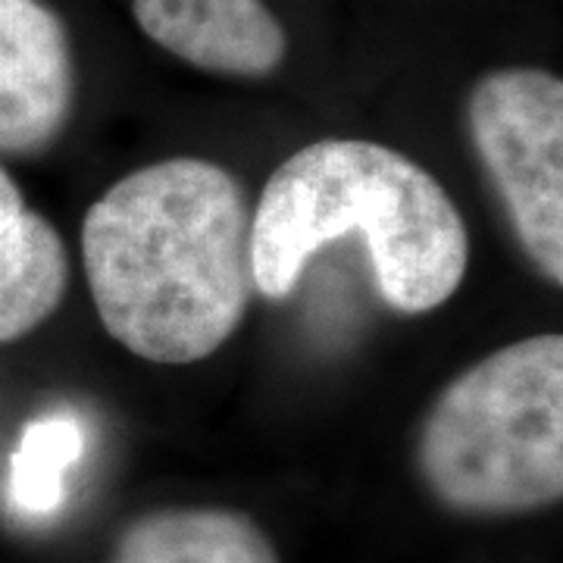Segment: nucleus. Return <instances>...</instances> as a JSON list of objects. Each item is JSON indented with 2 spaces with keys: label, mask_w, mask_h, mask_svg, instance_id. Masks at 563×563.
<instances>
[{
  "label": "nucleus",
  "mask_w": 563,
  "mask_h": 563,
  "mask_svg": "<svg viewBox=\"0 0 563 563\" xmlns=\"http://www.w3.org/2000/svg\"><path fill=\"white\" fill-rule=\"evenodd\" d=\"M429 492L461 514H526L563 495V339L532 335L444 385L417 442Z\"/></svg>",
  "instance_id": "nucleus-3"
},
{
  "label": "nucleus",
  "mask_w": 563,
  "mask_h": 563,
  "mask_svg": "<svg viewBox=\"0 0 563 563\" xmlns=\"http://www.w3.org/2000/svg\"><path fill=\"white\" fill-rule=\"evenodd\" d=\"M473 147L523 254L563 282V81L536 66L495 69L466 101Z\"/></svg>",
  "instance_id": "nucleus-4"
},
{
  "label": "nucleus",
  "mask_w": 563,
  "mask_h": 563,
  "mask_svg": "<svg viewBox=\"0 0 563 563\" xmlns=\"http://www.w3.org/2000/svg\"><path fill=\"white\" fill-rule=\"evenodd\" d=\"M73 263L60 232L32 210L0 166V344L51 320L69 291Z\"/></svg>",
  "instance_id": "nucleus-7"
},
{
  "label": "nucleus",
  "mask_w": 563,
  "mask_h": 563,
  "mask_svg": "<svg viewBox=\"0 0 563 563\" xmlns=\"http://www.w3.org/2000/svg\"><path fill=\"white\" fill-rule=\"evenodd\" d=\"M132 13L154 44L213 76L266 79L288 51L263 0H132Z\"/></svg>",
  "instance_id": "nucleus-6"
},
{
  "label": "nucleus",
  "mask_w": 563,
  "mask_h": 563,
  "mask_svg": "<svg viewBox=\"0 0 563 563\" xmlns=\"http://www.w3.org/2000/svg\"><path fill=\"white\" fill-rule=\"evenodd\" d=\"M85 432L69 413H44L22 429L10 457V501L22 517H51L66 498V476L79 463Z\"/></svg>",
  "instance_id": "nucleus-9"
},
{
  "label": "nucleus",
  "mask_w": 563,
  "mask_h": 563,
  "mask_svg": "<svg viewBox=\"0 0 563 563\" xmlns=\"http://www.w3.org/2000/svg\"><path fill=\"white\" fill-rule=\"evenodd\" d=\"M354 235L404 317L451 301L470 269L466 222L432 173L376 141L322 139L282 163L251 210L254 291L288 298L317 251Z\"/></svg>",
  "instance_id": "nucleus-2"
},
{
  "label": "nucleus",
  "mask_w": 563,
  "mask_h": 563,
  "mask_svg": "<svg viewBox=\"0 0 563 563\" xmlns=\"http://www.w3.org/2000/svg\"><path fill=\"white\" fill-rule=\"evenodd\" d=\"M76 110V57L41 0H0V151L41 154Z\"/></svg>",
  "instance_id": "nucleus-5"
},
{
  "label": "nucleus",
  "mask_w": 563,
  "mask_h": 563,
  "mask_svg": "<svg viewBox=\"0 0 563 563\" xmlns=\"http://www.w3.org/2000/svg\"><path fill=\"white\" fill-rule=\"evenodd\" d=\"M98 320L135 357L185 366L217 354L254 298L251 203L220 163H147L81 222Z\"/></svg>",
  "instance_id": "nucleus-1"
},
{
  "label": "nucleus",
  "mask_w": 563,
  "mask_h": 563,
  "mask_svg": "<svg viewBox=\"0 0 563 563\" xmlns=\"http://www.w3.org/2000/svg\"><path fill=\"white\" fill-rule=\"evenodd\" d=\"M110 563H279V554L242 510L166 507L125 526Z\"/></svg>",
  "instance_id": "nucleus-8"
}]
</instances>
